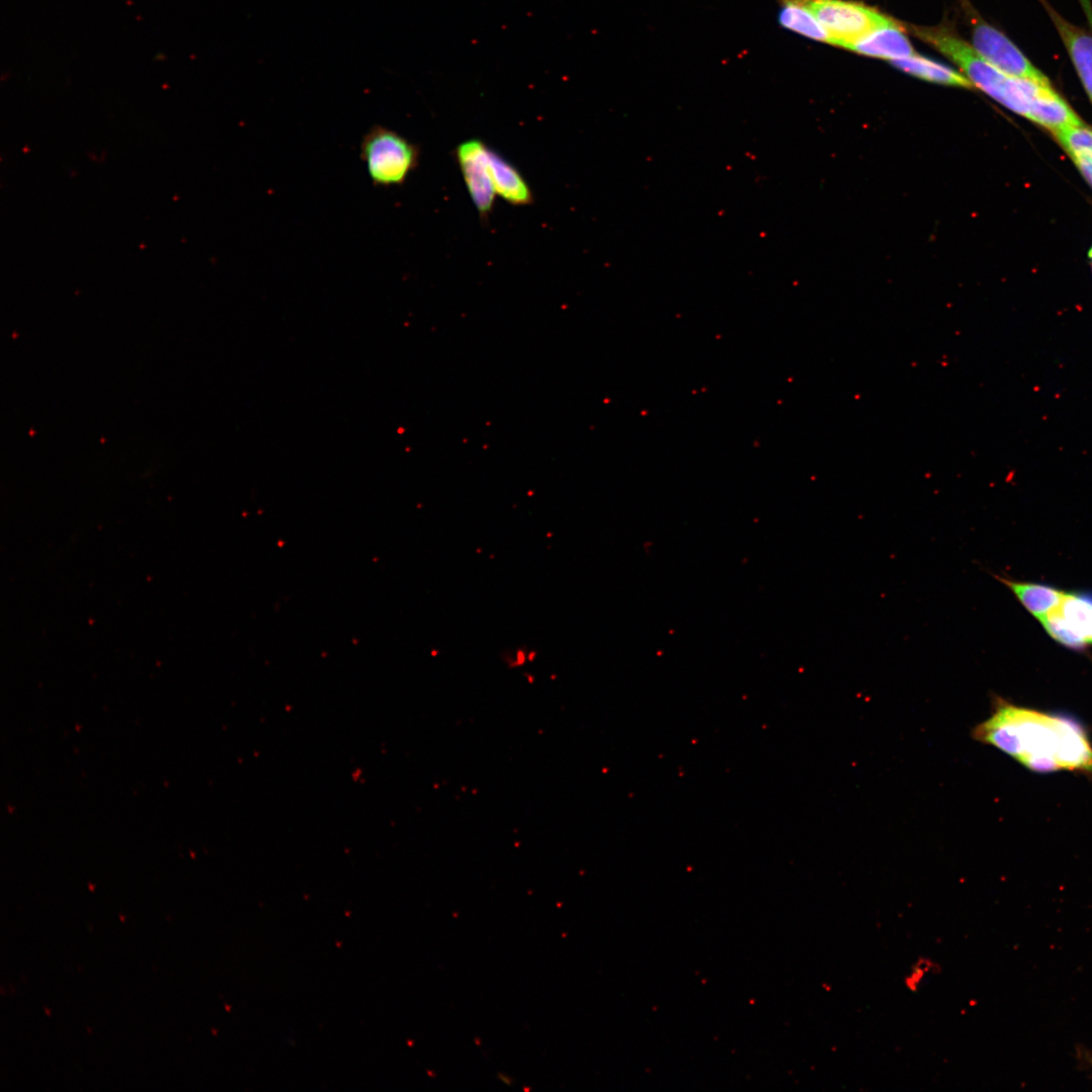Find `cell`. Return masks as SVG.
<instances>
[{"mask_svg": "<svg viewBox=\"0 0 1092 1092\" xmlns=\"http://www.w3.org/2000/svg\"><path fill=\"white\" fill-rule=\"evenodd\" d=\"M972 735L1033 771L1092 774V743L1083 726L1068 717L998 699L991 716Z\"/></svg>", "mask_w": 1092, "mask_h": 1092, "instance_id": "obj_1", "label": "cell"}, {"mask_svg": "<svg viewBox=\"0 0 1092 1092\" xmlns=\"http://www.w3.org/2000/svg\"><path fill=\"white\" fill-rule=\"evenodd\" d=\"M360 158L374 186H400L418 167L420 148L397 131L377 124L363 135Z\"/></svg>", "mask_w": 1092, "mask_h": 1092, "instance_id": "obj_2", "label": "cell"}, {"mask_svg": "<svg viewBox=\"0 0 1092 1092\" xmlns=\"http://www.w3.org/2000/svg\"><path fill=\"white\" fill-rule=\"evenodd\" d=\"M806 8L833 38L846 47L869 32L896 24L892 18L860 3L845 0H788Z\"/></svg>", "mask_w": 1092, "mask_h": 1092, "instance_id": "obj_3", "label": "cell"}, {"mask_svg": "<svg viewBox=\"0 0 1092 1092\" xmlns=\"http://www.w3.org/2000/svg\"><path fill=\"white\" fill-rule=\"evenodd\" d=\"M972 39L975 50L1002 73L1042 83L1050 82L1005 34L990 24L977 22L973 27Z\"/></svg>", "mask_w": 1092, "mask_h": 1092, "instance_id": "obj_4", "label": "cell"}, {"mask_svg": "<svg viewBox=\"0 0 1092 1092\" xmlns=\"http://www.w3.org/2000/svg\"><path fill=\"white\" fill-rule=\"evenodd\" d=\"M489 153L490 148L478 139L462 142L454 153L470 198L482 220L488 219L496 195L490 173Z\"/></svg>", "mask_w": 1092, "mask_h": 1092, "instance_id": "obj_5", "label": "cell"}, {"mask_svg": "<svg viewBox=\"0 0 1092 1092\" xmlns=\"http://www.w3.org/2000/svg\"><path fill=\"white\" fill-rule=\"evenodd\" d=\"M1045 7L1092 102V29L1075 25L1049 5Z\"/></svg>", "mask_w": 1092, "mask_h": 1092, "instance_id": "obj_6", "label": "cell"}, {"mask_svg": "<svg viewBox=\"0 0 1092 1092\" xmlns=\"http://www.w3.org/2000/svg\"><path fill=\"white\" fill-rule=\"evenodd\" d=\"M846 49L859 55L889 61L915 55L898 23L873 30L849 43Z\"/></svg>", "mask_w": 1092, "mask_h": 1092, "instance_id": "obj_7", "label": "cell"}, {"mask_svg": "<svg viewBox=\"0 0 1092 1092\" xmlns=\"http://www.w3.org/2000/svg\"><path fill=\"white\" fill-rule=\"evenodd\" d=\"M489 165L496 195L516 206L533 203V193L520 171L492 149L489 153Z\"/></svg>", "mask_w": 1092, "mask_h": 1092, "instance_id": "obj_8", "label": "cell"}, {"mask_svg": "<svg viewBox=\"0 0 1092 1092\" xmlns=\"http://www.w3.org/2000/svg\"><path fill=\"white\" fill-rule=\"evenodd\" d=\"M997 578L1007 585L1021 604L1038 619L1060 608L1066 595L1048 585L1020 582L1005 577Z\"/></svg>", "mask_w": 1092, "mask_h": 1092, "instance_id": "obj_9", "label": "cell"}, {"mask_svg": "<svg viewBox=\"0 0 1092 1092\" xmlns=\"http://www.w3.org/2000/svg\"><path fill=\"white\" fill-rule=\"evenodd\" d=\"M890 63L896 68L925 81L964 88L974 87L966 76L916 54L892 60Z\"/></svg>", "mask_w": 1092, "mask_h": 1092, "instance_id": "obj_10", "label": "cell"}, {"mask_svg": "<svg viewBox=\"0 0 1092 1092\" xmlns=\"http://www.w3.org/2000/svg\"><path fill=\"white\" fill-rule=\"evenodd\" d=\"M782 26L814 40L833 44V38L822 24L803 6L782 0L779 11Z\"/></svg>", "mask_w": 1092, "mask_h": 1092, "instance_id": "obj_11", "label": "cell"}, {"mask_svg": "<svg viewBox=\"0 0 1092 1092\" xmlns=\"http://www.w3.org/2000/svg\"><path fill=\"white\" fill-rule=\"evenodd\" d=\"M1059 609L1081 639L1085 643H1092V599L1066 594Z\"/></svg>", "mask_w": 1092, "mask_h": 1092, "instance_id": "obj_12", "label": "cell"}, {"mask_svg": "<svg viewBox=\"0 0 1092 1092\" xmlns=\"http://www.w3.org/2000/svg\"><path fill=\"white\" fill-rule=\"evenodd\" d=\"M1039 621L1046 632L1060 643L1075 649L1086 645L1068 624L1059 608L1039 618Z\"/></svg>", "mask_w": 1092, "mask_h": 1092, "instance_id": "obj_13", "label": "cell"}, {"mask_svg": "<svg viewBox=\"0 0 1092 1092\" xmlns=\"http://www.w3.org/2000/svg\"><path fill=\"white\" fill-rule=\"evenodd\" d=\"M1054 134L1070 157L1092 153V129L1083 123L1068 126Z\"/></svg>", "mask_w": 1092, "mask_h": 1092, "instance_id": "obj_14", "label": "cell"}, {"mask_svg": "<svg viewBox=\"0 0 1092 1092\" xmlns=\"http://www.w3.org/2000/svg\"><path fill=\"white\" fill-rule=\"evenodd\" d=\"M938 970V965L933 960L927 957H919L904 977V985L909 991L916 992L924 981L929 976L937 973Z\"/></svg>", "mask_w": 1092, "mask_h": 1092, "instance_id": "obj_15", "label": "cell"}, {"mask_svg": "<svg viewBox=\"0 0 1092 1092\" xmlns=\"http://www.w3.org/2000/svg\"><path fill=\"white\" fill-rule=\"evenodd\" d=\"M1071 158L1083 177L1092 187V153L1075 155Z\"/></svg>", "mask_w": 1092, "mask_h": 1092, "instance_id": "obj_16", "label": "cell"}, {"mask_svg": "<svg viewBox=\"0 0 1092 1092\" xmlns=\"http://www.w3.org/2000/svg\"><path fill=\"white\" fill-rule=\"evenodd\" d=\"M1089 258H1090L1091 267H1092V245H1091V248H1090V251H1089Z\"/></svg>", "mask_w": 1092, "mask_h": 1092, "instance_id": "obj_17", "label": "cell"}]
</instances>
